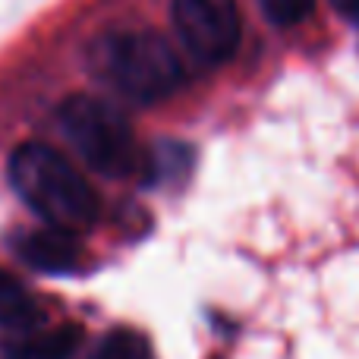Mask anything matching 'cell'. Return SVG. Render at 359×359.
Wrapping results in <instances>:
<instances>
[{"mask_svg":"<svg viewBox=\"0 0 359 359\" xmlns=\"http://www.w3.org/2000/svg\"><path fill=\"white\" fill-rule=\"evenodd\" d=\"M10 183L48 227L79 233L98 217V196L88 180L50 145H19L10 158Z\"/></svg>","mask_w":359,"mask_h":359,"instance_id":"cell-1","label":"cell"},{"mask_svg":"<svg viewBox=\"0 0 359 359\" xmlns=\"http://www.w3.org/2000/svg\"><path fill=\"white\" fill-rule=\"evenodd\" d=\"M101 67L107 82L139 104L164 101L183 86V63L177 50L155 32H123L107 38Z\"/></svg>","mask_w":359,"mask_h":359,"instance_id":"cell-2","label":"cell"},{"mask_svg":"<svg viewBox=\"0 0 359 359\" xmlns=\"http://www.w3.org/2000/svg\"><path fill=\"white\" fill-rule=\"evenodd\" d=\"M60 126L73 149L82 155V161L92 164L98 174L126 177L136 170L139 151L136 139L130 133V123L123 114L98 98H69L60 107Z\"/></svg>","mask_w":359,"mask_h":359,"instance_id":"cell-3","label":"cell"},{"mask_svg":"<svg viewBox=\"0 0 359 359\" xmlns=\"http://www.w3.org/2000/svg\"><path fill=\"white\" fill-rule=\"evenodd\" d=\"M177 35L198 63H224L240 44L236 0H170Z\"/></svg>","mask_w":359,"mask_h":359,"instance_id":"cell-4","label":"cell"},{"mask_svg":"<svg viewBox=\"0 0 359 359\" xmlns=\"http://www.w3.org/2000/svg\"><path fill=\"white\" fill-rule=\"evenodd\" d=\"M13 249H16V255L25 265H32L35 271L44 274H63L79 265V246H76L73 233L57 227L22 230L13 240Z\"/></svg>","mask_w":359,"mask_h":359,"instance_id":"cell-5","label":"cell"},{"mask_svg":"<svg viewBox=\"0 0 359 359\" xmlns=\"http://www.w3.org/2000/svg\"><path fill=\"white\" fill-rule=\"evenodd\" d=\"M38 322V309L29 299V293L0 271V325L4 328H29Z\"/></svg>","mask_w":359,"mask_h":359,"instance_id":"cell-6","label":"cell"},{"mask_svg":"<svg viewBox=\"0 0 359 359\" xmlns=\"http://www.w3.org/2000/svg\"><path fill=\"white\" fill-rule=\"evenodd\" d=\"M79 344L73 328H63V331H54V334H41V337H32L25 341L22 347L13 350L10 359H69Z\"/></svg>","mask_w":359,"mask_h":359,"instance_id":"cell-7","label":"cell"},{"mask_svg":"<svg viewBox=\"0 0 359 359\" xmlns=\"http://www.w3.org/2000/svg\"><path fill=\"white\" fill-rule=\"evenodd\" d=\"M88 359H155L151 356V347L145 337L133 334V331H114L111 337L95 347V353Z\"/></svg>","mask_w":359,"mask_h":359,"instance_id":"cell-8","label":"cell"},{"mask_svg":"<svg viewBox=\"0 0 359 359\" xmlns=\"http://www.w3.org/2000/svg\"><path fill=\"white\" fill-rule=\"evenodd\" d=\"M274 25H297L312 13V0H259Z\"/></svg>","mask_w":359,"mask_h":359,"instance_id":"cell-9","label":"cell"},{"mask_svg":"<svg viewBox=\"0 0 359 359\" xmlns=\"http://www.w3.org/2000/svg\"><path fill=\"white\" fill-rule=\"evenodd\" d=\"M331 4H334V10L341 13V16L356 19L359 22V0H331Z\"/></svg>","mask_w":359,"mask_h":359,"instance_id":"cell-10","label":"cell"}]
</instances>
